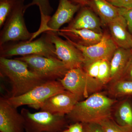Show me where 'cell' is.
Instances as JSON below:
<instances>
[{
    "label": "cell",
    "instance_id": "obj_1",
    "mask_svg": "<svg viewBox=\"0 0 132 132\" xmlns=\"http://www.w3.org/2000/svg\"><path fill=\"white\" fill-rule=\"evenodd\" d=\"M0 75L11 86L8 97L22 95L46 81L31 71L26 63L16 58L0 57Z\"/></svg>",
    "mask_w": 132,
    "mask_h": 132
},
{
    "label": "cell",
    "instance_id": "obj_2",
    "mask_svg": "<svg viewBox=\"0 0 132 132\" xmlns=\"http://www.w3.org/2000/svg\"><path fill=\"white\" fill-rule=\"evenodd\" d=\"M115 102L104 94L95 93L85 100L78 102L67 118L73 123H99L111 118V109Z\"/></svg>",
    "mask_w": 132,
    "mask_h": 132
},
{
    "label": "cell",
    "instance_id": "obj_3",
    "mask_svg": "<svg viewBox=\"0 0 132 132\" xmlns=\"http://www.w3.org/2000/svg\"><path fill=\"white\" fill-rule=\"evenodd\" d=\"M30 55L58 58L54 45L47 32H43L35 40L9 42L0 46V57L8 58Z\"/></svg>",
    "mask_w": 132,
    "mask_h": 132
},
{
    "label": "cell",
    "instance_id": "obj_4",
    "mask_svg": "<svg viewBox=\"0 0 132 132\" xmlns=\"http://www.w3.org/2000/svg\"><path fill=\"white\" fill-rule=\"evenodd\" d=\"M25 1H18L6 20L0 32V46L9 42L34 39L36 33L28 31L24 21Z\"/></svg>",
    "mask_w": 132,
    "mask_h": 132
},
{
    "label": "cell",
    "instance_id": "obj_5",
    "mask_svg": "<svg viewBox=\"0 0 132 132\" xmlns=\"http://www.w3.org/2000/svg\"><path fill=\"white\" fill-rule=\"evenodd\" d=\"M16 59L25 62L31 71L46 81L59 80L69 70L58 58L30 55Z\"/></svg>",
    "mask_w": 132,
    "mask_h": 132
},
{
    "label": "cell",
    "instance_id": "obj_6",
    "mask_svg": "<svg viewBox=\"0 0 132 132\" xmlns=\"http://www.w3.org/2000/svg\"><path fill=\"white\" fill-rule=\"evenodd\" d=\"M21 113L25 120L26 132H61L68 126L65 116L42 111L33 113L26 108Z\"/></svg>",
    "mask_w": 132,
    "mask_h": 132
},
{
    "label": "cell",
    "instance_id": "obj_7",
    "mask_svg": "<svg viewBox=\"0 0 132 132\" xmlns=\"http://www.w3.org/2000/svg\"><path fill=\"white\" fill-rule=\"evenodd\" d=\"M65 90L59 80L50 81L36 86L22 95L5 98L10 105L16 108L28 105L36 109L50 97Z\"/></svg>",
    "mask_w": 132,
    "mask_h": 132
},
{
    "label": "cell",
    "instance_id": "obj_8",
    "mask_svg": "<svg viewBox=\"0 0 132 132\" xmlns=\"http://www.w3.org/2000/svg\"><path fill=\"white\" fill-rule=\"evenodd\" d=\"M59 81L65 90L80 98H87L90 94L97 93L103 86L97 80L88 75L82 68L69 69Z\"/></svg>",
    "mask_w": 132,
    "mask_h": 132
},
{
    "label": "cell",
    "instance_id": "obj_9",
    "mask_svg": "<svg viewBox=\"0 0 132 132\" xmlns=\"http://www.w3.org/2000/svg\"><path fill=\"white\" fill-rule=\"evenodd\" d=\"M45 32L48 34L51 41L54 45L58 59L64 63L69 70L82 68L85 59L79 49L68 40L60 38L57 33L50 31Z\"/></svg>",
    "mask_w": 132,
    "mask_h": 132
},
{
    "label": "cell",
    "instance_id": "obj_10",
    "mask_svg": "<svg viewBox=\"0 0 132 132\" xmlns=\"http://www.w3.org/2000/svg\"><path fill=\"white\" fill-rule=\"evenodd\" d=\"M79 49L85 59L84 64L101 60L111 61L114 52L118 47L112 37L104 34L100 41L89 46H84L65 38Z\"/></svg>",
    "mask_w": 132,
    "mask_h": 132
},
{
    "label": "cell",
    "instance_id": "obj_11",
    "mask_svg": "<svg viewBox=\"0 0 132 132\" xmlns=\"http://www.w3.org/2000/svg\"><path fill=\"white\" fill-rule=\"evenodd\" d=\"M80 98L67 90L53 95L38 105L36 109L53 114L65 116L70 113Z\"/></svg>",
    "mask_w": 132,
    "mask_h": 132
},
{
    "label": "cell",
    "instance_id": "obj_12",
    "mask_svg": "<svg viewBox=\"0 0 132 132\" xmlns=\"http://www.w3.org/2000/svg\"><path fill=\"white\" fill-rule=\"evenodd\" d=\"M0 132H26L23 115L5 97L0 98Z\"/></svg>",
    "mask_w": 132,
    "mask_h": 132
},
{
    "label": "cell",
    "instance_id": "obj_13",
    "mask_svg": "<svg viewBox=\"0 0 132 132\" xmlns=\"http://www.w3.org/2000/svg\"><path fill=\"white\" fill-rule=\"evenodd\" d=\"M80 7L71 0H60L57 10L48 20L44 32L50 31L58 33L62 26L71 22Z\"/></svg>",
    "mask_w": 132,
    "mask_h": 132
},
{
    "label": "cell",
    "instance_id": "obj_14",
    "mask_svg": "<svg viewBox=\"0 0 132 132\" xmlns=\"http://www.w3.org/2000/svg\"><path fill=\"white\" fill-rule=\"evenodd\" d=\"M58 34L78 45L89 46L100 41L104 34L87 29H76L65 27L60 29Z\"/></svg>",
    "mask_w": 132,
    "mask_h": 132
},
{
    "label": "cell",
    "instance_id": "obj_15",
    "mask_svg": "<svg viewBox=\"0 0 132 132\" xmlns=\"http://www.w3.org/2000/svg\"><path fill=\"white\" fill-rule=\"evenodd\" d=\"M111 36L118 47L132 49V35L128 30L125 19L121 15L109 24Z\"/></svg>",
    "mask_w": 132,
    "mask_h": 132
},
{
    "label": "cell",
    "instance_id": "obj_16",
    "mask_svg": "<svg viewBox=\"0 0 132 132\" xmlns=\"http://www.w3.org/2000/svg\"><path fill=\"white\" fill-rule=\"evenodd\" d=\"M99 19L93 12L87 7L80 10L75 18L69 22L67 28L73 29H87L96 32L102 33Z\"/></svg>",
    "mask_w": 132,
    "mask_h": 132
},
{
    "label": "cell",
    "instance_id": "obj_17",
    "mask_svg": "<svg viewBox=\"0 0 132 132\" xmlns=\"http://www.w3.org/2000/svg\"><path fill=\"white\" fill-rule=\"evenodd\" d=\"M132 56V49L118 47L110 62L111 81L120 80Z\"/></svg>",
    "mask_w": 132,
    "mask_h": 132
},
{
    "label": "cell",
    "instance_id": "obj_18",
    "mask_svg": "<svg viewBox=\"0 0 132 132\" xmlns=\"http://www.w3.org/2000/svg\"><path fill=\"white\" fill-rule=\"evenodd\" d=\"M88 5L98 14L102 22L108 25L120 15L119 8L114 6L107 0H89Z\"/></svg>",
    "mask_w": 132,
    "mask_h": 132
},
{
    "label": "cell",
    "instance_id": "obj_19",
    "mask_svg": "<svg viewBox=\"0 0 132 132\" xmlns=\"http://www.w3.org/2000/svg\"><path fill=\"white\" fill-rule=\"evenodd\" d=\"M116 123L127 132H132V108L128 101L122 103L115 114Z\"/></svg>",
    "mask_w": 132,
    "mask_h": 132
},
{
    "label": "cell",
    "instance_id": "obj_20",
    "mask_svg": "<svg viewBox=\"0 0 132 132\" xmlns=\"http://www.w3.org/2000/svg\"><path fill=\"white\" fill-rule=\"evenodd\" d=\"M36 5L39 9L41 18V24L40 30L43 31L45 29L47 24L50 19V15L53 12L49 0H32V2L24 6L25 12L28 8Z\"/></svg>",
    "mask_w": 132,
    "mask_h": 132
},
{
    "label": "cell",
    "instance_id": "obj_21",
    "mask_svg": "<svg viewBox=\"0 0 132 132\" xmlns=\"http://www.w3.org/2000/svg\"><path fill=\"white\" fill-rule=\"evenodd\" d=\"M109 92L116 97L132 95V81L119 80L114 81Z\"/></svg>",
    "mask_w": 132,
    "mask_h": 132
},
{
    "label": "cell",
    "instance_id": "obj_22",
    "mask_svg": "<svg viewBox=\"0 0 132 132\" xmlns=\"http://www.w3.org/2000/svg\"><path fill=\"white\" fill-rule=\"evenodd\" d=\"M19 0H0V28L1 29L6 20L14 8Z\"/></svg>",
    "mask_w": 132,
    "mask_h": 132
},
{
    "label": "cell",
    "instance_id": "obj_23",
    "mask_svg": "<svg viewBox=\"0 0 132 132\" xmlns=\"http://www.w3.org/2000/svg\"><path fill=\"white\" fill-rule=\"evenodd\" d=\"M110 62L107 60H101L100 63L97 79L102 86L111 81Z\"/></svg>",
    "mask_w": 132,
    "mask_h": 132
},
{
    "label": "cell",
    "instance_id": "obj_24",
    "mask_svg": "<svg viewBox=\"0 0 132 132\" xmlns=\"http://www.w3.org/2000/svg\"><path fill=\"white\" fill-rule=\"evenodd\" d=\"M99 124L101 126L104 132H127L112 120L111 118L104 120Z\"/></svg>",
    "mask_w": 132,
    "mask_h": 132
},
{
    "label": "cell",
    "instance_id": "obj_25",
    "mask_svg": "<svg viewBox=\"0 0 132 132\" xmlns=\"http://www.w3.org/2000/svg\"><path fill=\"white\" fill-rule=\"evenodd\" d=\"M101 61V60L97 61L88 64H84L82 67V68L88 75L91 78L97 80L98 81L97 79L99 72V66Z\"/></svg>",
    "mask_w": 132,
    "mask_h": 132
},
{
    "label": "cell",
    "instance_id": "obj_26",
    "mask_svg": "<svg viewBox=\"0 0 132 132\" xmlns=\"http://www.w3.org/2000/svg\"><path fill=\"white\" fill-rule=\"evenodd\" d=\"M119 9L120 14L126 20L128 31L132 34V8L126 9L119 8Z\"/></svg>",
    "mask_w": 132,
    "mask_h": 132
},
{
    "label": "cell",
    "instance_id": "obj_27",
    "mask_svg": "<svg viewBox=\"0 0 132 132\" xmlns=\"http://www.w3.org/2000/svg\"><path fill=\"white\" fill-rule=\"evenodd\" d=\"M116 7L129 9L132 8V0H107Z\"/></svg>",
    "mask_w": 132,
    "mask_h": 132
},
{
    "label": "cell",
    "instance_id": "obj_28",
    "mask_svg": "<svg viewBox=\"0 0 132 132\" xmlns=\"http://www.w3.org/2000/svg\"><path fill=\"white\" fill-rule=\"evenodd\" d=\"M85 132H104L99 123H84Z\"/></svg>",
    "mask_w": 132,
    "mask_h": 132
},
{
    "label": "cell",
    "instance_id": "obj_29",
    "mask_svg": "<svg viewBox=\"0 0 132 132\" xmlns=\"http://www.w3.org/2000/svg\"><path fill=\"white\" fill-rule=\"evenodd\" d=\"M67 128L69 132H85L84 124L80 122H76L68 126Z\"/></svg>",
    "mask_w": 132,
    "mask_h": 132
},
{
    "label": "cell",
    "instance_id": "obj_30",
    "mask_svg": "<svg viewBox=\"0 0 132 132\" xmlns=\"http://www.w3.org/2000/svg\"><path fill=\"white\" fill-rule=\"evenodd\" d=\"M120 80L132 81V56L126 71Z\"/></svg>",
    "mask_w": 132,
    "mask_h": 132
},
{
    "label": "cell",
    "instance_id": "obj_31",
    "mask_svg": "<svg viewBox=\"0 0 132 132\" xmlns=\"http://www.w3.org/2000/svg\"><path fill=\"white\" fill-rule=\"evenodd\" d=\"M72 2L81 6H85L88 5L89 0H71Z\"/></svg>",
    "mask_w": 132,
    "mask_h": 132
}]
</instances>
